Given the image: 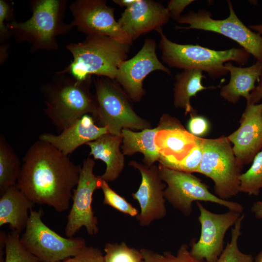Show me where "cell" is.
Listing matches in <instances>:
<instances>
[{"instance_id": "cell-1", "label": "cell", "mask_w": 262, "mask_h": 262, "mask_svg": "<svg viewBox=\"0 0 262 262\" xmlns=\"http://www.w3.org/2000/svg\"><path fill=\"white\" fill-rule=\"evenodd\" d=\"M23 160L17 187L34 204L50 206L59 213L67 210L82 166L39 139Z\"/></svg>"}, {"instance_id": "cell-2", "label": "cell", "mask_w": 262, "mask_h": 262, "mask_svg": "<svg viewBox=\"0 0 262 262\" xmlns=\"http://www.w3.org/2000/svg\"><path fill=\"white\" fill-rule=\"evenodd\" d=\"M92 80L90 77L80 81L56 72L50 81L41 86L44 112L60 132L83 115L94 113L96 102L90 92Z\"/></svg>"}, {"instance_id": "cell-3", "label": "cell", "mask_w": 262, "mask_h": 262, "mask_svg": "<svg viewBox=\"0 0 262 262\" xmlns=\"http://www.w3.org/2000/svg\"><path fill=\"white\" fill-rule=\"evenodd\" d=\"M131 46L109 36L87 35L82 42L66 45L73 60L58 72L80 81L93 75L115 80L121 64L127 60Z\"/></svg>"}, {"instance_id": "cell-4", "label": "cell", "mask_w": 262, "mask_h": 262, "mask_svg": "<svg viewBox=\"0 0 262 262\" xmlns=\"http://www.w3.org/2000/svg\"><path fill=\"white\" fill-rule=\"evenodd\" d=\"M66 0H33L30 3L32 16L24 22L7 24L11 36L18 42H26L32 52L56 50L57 37L73 28L64 22Z\"/></svg>"}, {"instance_id": "cell-5", "label": "cell", "mask_w": 262, "mask_h": 262, "mask_svg": "<svg viewBox=\"0 0 262 262\" xmlns=\"http://www.w3.org/2000/svg\"><path fill=\"white\" fill-rule=\"evenodd\" d=\"M159 47L163 62L170 67L182 70L197 69L206 72L212 78L227 75L225 64L234 61L240 65L247 64L250 54L243 48L216 50L198 44H180L170 40L162 29Z\"/></svg>"}, {"instance_id": "cell-6", "label": "cell", "mask_w": 262, "mask_h": 262, "mask_svg": "<svg viewBox=\"0 0 262 262\" xmlns=\"http://www.w3.org/2000/svg\"><path fill=\"white\" fill-rule=\"evenodd\" d=\"M94 84L96 106L92 116L98 126L116 135H122L124 129L150 128L149 122L136 113L131 103V100L115 80L97 77Z\"/></svg>"}, {"instance_id": "cell-7", "label": "cell", "mask_w": 262, "mask_h": 262, "mask_svg": "<svg viewBox=\"0 0 262 262\" xmlns=\"http://www.w3.org/2000/svg\"><path fill=\"white\" fill-rule=\"evenodd\" d=\"M203 155L197 173L214 182L215 195L228 200L240 193L243 166L238 162L227 136L202 138Z\"/></svg>"}, {"instance_id": "cell-8", "label": "cell", "mask_w": 262, "mask_h": 262, "mask_svg": "<svg viewBox=\"0 0 262 262\" xmlns=\"http://www.w3.org/2000/svg\"><path fill=\"white\" fill-rule=\"evenodd\" d=\"M43 212L31 209L20 242L40 262H59L76 256L85 246L82 237H64L50 229L42 220Z\"/></svg>"}, {"instance_id": "cell-9", "label": "cell", "mask_w": 262, "mask_h": 262, "mask_svg": "<svg viewBox=\"0 0 262 262\" xmlns=\"http://www.w3.org/2000/svg\"><path fill=\"white\" fill-rule=\"evenodd\" d=\"M158 166L161 177L166 185L164 192L165 200L183 215L189 216L192 213L195 201L211 202L229 210L243 213L244 207L241 204L219 198L192 173L172 169L160 164Z\"/></svg>"}, {"instance_id": "cell-10", "label": "cell", "mask_w": 262, "mask_h": 262, "mask_svg": "<svg viewBox=\"0 0 262 262\" xmlns=\"http://www.w3.org/2000/svg\"><path fill=\"white\" fill-rule=\"evenodd\" d=\"M228 3L229 14L225 19H214L209 11L203 9L191 11L177 21L189 26H177L175 29H196L222 34L238 43L262 64V35L246 26L235 14L231 2L229 0Z\"/></svg>"}, {"instance_id": "cell-11", "label": "cell", "mask_w": 262, "mask_h": 262, "mask_svg": "<svg viewBox=\"0 0 262 262\" xmlns=\"http://www.w3.org/2000/svg\"><path fill=\"white\" fill-rule=\"evenodd\" d=\"M94 159H84L81 167L78 183L73 190L71 208L67 216L65 229L66 237L73 238L82 227L87 233L94 235L98 231V219L92 209L93 195L100 189L102 179L93 173Z\"/></svg>"}, {"instance_id": "cell-12", "label": "cell", "mask_w": 262, "mask_h": 262, "mask_svg": "<svg viewBox=\"0 0 262 262\" xmlns=\"http://www.w3.org/2000/svg\"><path fill=\"white\" fill-rule=\"evenodd\" d=\"M73 19L70 23L87 35L106 36L132 45L133 41L114 17L115 8L104 0H76L69 6Z\"/></svg>"}, {"instance_id": "cell-13", "label": "cell", "mask_w": 262, "mask_h": 262, "mask_svg": "<svg viewBox=\"0 0 262 262\" xmlns=\"http://www.w3.org/2000/svg\"><path fill=\"white\" fill-rule=\"evenodd\" d=\"M196 204L200 212L198 220L201 231L198 240L192 242L190 252L200 261L216 262L224 249L227 230L234 225L242 213L230 210L216 213L207 210L199 201Z\"/></svg>"}, {"instance_id": "cell-14", "label": "cell", "mask_w": 262, "mask_h": 262, "mask_svg": "<svg viewBox=\"0 0 262 262\" xmlns=\"http://www.w3.org/2000/svg\"><path fill=\"white\" fill-rule=\"evenodd\" d=\"M157 44L152 38H146L140 50L131 59L120 65L115 81L131 100L139 101L146 94L143 81L152 72L161 70L172 75L170 70L159 60Z\"/></svg>"}, {"instance_id": "cell-15", "label": "cell", "mask_w": 262, "mask_h": 262, "mask_svg": "<svg viewBox=\"0 0 262 262\" xmlns=\"http://www.w3.org/2000/svg\"><path fill=\"white\" fill-rule=\"evenodd\" d=\"M129 164L139 170L141 175L140 186L132 196L140 207V213L136 216L139 225L147 226L166 215L164 194L166 185L161 177L159 166H147L135 161H130Z\"/></svg>"}, {"instance_id": "cell-16", "label": "cell", "mask_w": 262, "mask_h": 262, "mask_svg": "<svg viewBox=\"0 0 262 262\" xmlns=\"http://www.w3.org/2000/svg\"><path fill=\"white\" fill-rule=\"evenodd\" d=\"M159 124L161 129L156 134L155 143L160 164L167 167L184 158L200 137L192 134L178 119L167 114L162 116Z\"/></svg>"}, {"instance_id": "cell-17", "label": "cell", "mask_w": 262, "mask_h": 262, "mask_svg": "<svg viewBox=\"0 0 262 262\" xmlns=\"http://www.w3.org/2000/svg\"><path fill=\"white\" fill-rule=\"evenodd\" d=\"M239 127L227 136L232 149L242 165L252 162L262 149V103L246 104Z\"/></svg>"}, {"instance_id": "cell-18", "label": "cell", "mask_w": 262, "mask_h": 262, "mask_svg": "<svg viewBox=\"0 0 262 262\" xmlns=\"http://www.w3.org/2000/svg\"><path fill=\"white\" fill-rule=\"evenodd\" d=\"M170 15L161 3L152 0H136L126 8L117 21L122 30L132 41L141 35L162 29Z\"/></svg>"}, {"instance_id": "cell-19", "label": "cell", "mask_w": 262, "mask_h": 262, "mask_svg": "<svg viewBox=\"0 0 262 262\" xmlns=\"http://www.w3.org/2000/svg\"><path fill=\"white\" fill-rule=\"evenodd\" d=\"M109 133L104 127L98 126L92 115H85L77 119L59 134L44 132L38 139L49 143L66 156L83 144L94 141Z\"/></svg>"}, {"instance_id": "cell-20", "label": "cell", "mask_w": 262, "mask_h": 262, "mask_svg": "<svg viewBox=\"0 0 262 262\" xmlns=\"http://www.w3.org/2000/svg\"><path fill=\"white\" fill-rule=\"evenodd\" d=\"M122 142V135L107 133L86 144L90 148V155L105 163V171L99 177L107 182L115 180L124 169V155L120 149Z\"/></svg>"}, {"instance_id": "cell-21", "label": "cell", "mask_w": 262, "mask_h": 262, "mask_svg": "<svg viewBox=\"0 0 262 262\" xmlns=\"http://www.w3.org/2000/svg\"><path fill=\"white\" fill-rule=\"evenodd\" d=\"M34 203L16 185L0 194V226L8 224L11 230H25Z\"/></svg>"}, {"instance_id": "cell-22", "label": "cell", "mask_w": 262, "mask_h": 262, "mask_svg": "<svg viewBox=\"0 0 262 262\" xmlns=\"http://www.w3.org/2000/svg\"><path fill=\"white\" fill-rule=\"evenodd\" d=\"M230 73V80L220 89V95L230 103L235 104L241 97L248 101L251 92L255 88V83L262 76V64L256 61L247 67H238L231 62L225 64Z\"/></svg>"}, {"instance_id": "cell-23", "label": "cell", "mask_w": 262, "mask_h": 262, "mask_svg": "<svg viewBox=\"0 0 262 262\" xmlns=\"http://www.w3.org/2000/svg\"><path fill=\"white\" fill-rule=\"evenodd\" d=\"M161 129L159 124L157 127L148 128L140 131H133L124 129L122 130V152L124 155H131L136 152L144 155V164L151 166L159 160V154L155 143L157 132Z\"/></svg>"}, {"instance_id": "cell-24", "label": "cell", "mask_w": 262, "mask_h": 262, "mask_svg": "<svg viewBox=\"0 0 262 262\" xmlns=\"http://www.w3.org/2000/svg\"><path fill=\"white\" fill-rule=\"evenodd\" d=\"M203 71L197 69L183 70L175 76L173 87V104L176 108L185 111V115L194 114L195 110L191 105L192 97L205 89H213V86L203 85L202 79L204 78Z\"/></svg>"}, {"instance_id": "cell-25", "label": "cell", "mask_w": 262, "mask_h": 262, "mask_svg": "<svg viewBox=\"0 0 262 262\" xmlns=\"http://www.w3.org/2000/svg\"><path fill=\"white\" fill-rule=\"evenodd\" d=\"M17 155L7 142L3 135H0V194L16 185L21 169Z\"/></svg>"}, {"instance_id": "cell-26", "label": "cell", "mask_w": 262, "mask_h": 262, "mask_svg": "<svg viewBox=\"0 0 262 262\" xmlns=\"http://www.w3.org/2000/svg\"><path fill=\"white\" fill-rule=\"evenodd\" d=\"M240 192L258 196L262 189V149L255 156L250 168L240 176Z\"/></svg>"}, {"instance_id": "cell-27", "label": "cell", "mask_w": 262, "mask_h": 262, "mask_svg": "<svg viewBox=\"0 0 262 262\" xmlns=\"http://www.w3.org/2000/svg\"><path fill=\"white\" fill-rule=\"evenodd\" d=\"M245 215L242 214L231 229V239L216 262H254L252 255L243 253L238 245L241 235L242 224Z\"/></svg>"}, {"instance_id": "cell-28", "label": "cell", "mask_w": 262, "mask_h": 262, "mask_svg": "<svg viewBox=\"0 0 262 262\" xmlns=\"http://www.w3.org/2000/svg\"><path fill=\"white\" fill-rule=\"evenodd\" d=\"M20 233L11 230L6 237L4 262H40L30 253L20 242Z\"/></svg>"}, {"instance_id": "cell-29", "label": "cell", "mask_w": 262, "mask_h": 262, "mask_svg": "<svg viewBox=\"0 0 262 262\" xmlns=\"http://www.w3.org/2000/svg\"><path fill=\"white\" fill-rule=\"evenodd\" d=\"M104 251V262H141L143 260L140 251L130 248L124 242L107 243Z\"/></svg>"}, {"instance_id": "cell-30", "label": "cell", "mask_w": 262, "mask_h": 262, "mask_svg": "<svg viewBox=\"0 0 262 262\" xmlns=\"http://www.w3.org/2000/svg\"><path fill=\"white\" fill-rule=\"evenodd\" d=\"M140 251L144 262H206L200 261L194 257L189 251L188 246L186 244L180 246L176 255L168 251L160 254L146 248H142Z\"/></svg>"}, {"instance_id": "cell-31", "label": "cell", "mask_w": 262, "mask_h": 262, "mask_svg": "<svg viewBox=\"0 0 262 262\" xmlns=\"http://www.w3.org/2000/svg\"><path fill=\"white\" fill-rule=\"evenodd\" d=\"M103 193V204L110 206L117 211L131 216H136L138 210L123 197L114 191L106 181L102 180L100 187Z\"/></svg>"}, {"instance_id": "cell-32", "label": "cell", "mask_w": 262, "mask_h": 262, "mask_svg": "<svg viewBox=\"0 0 262 262\" xmlns=\"http://www.w3.org/2000/svg\"><path fill=\"white\" fill-rule=\"evenodd\" d=\"M202 138L200 137L198 143L184 158L179 162L171 164L167 168L192 173L197 172L203 155Z\"/></svg>"}, {"instance_id": "cell-33", "label": "cell", "mask_w": 262, "mask_h": 262, "mask_svg": "<svg viewBox=\"0 0 262 262\" xmlns=\"http://www.w3.org/2000/svg\"><path fill=\"white\" fill-rule=\"evenodd\" d=\"M14 5L5 0H0V42L2 43L11 36L7 24L14 21Z\"/></svg>"}, {"instance_id": "cell-34", "label": "cell", "mask_w": 262, "mask_h": 262, "mask_svg": "<svg viewBox=\"0 0 262 262\" xmlns=\"http://www.w3.org/2000/svg\"><path fill=\"white\" fill-rule=\"evenodd\" d=\"M59 262H104V256L99 248L86 246L76 256Z\"/></svg>"}, {"instance_id": "cell-35", "label": "cell", "mask_w": 262, "mask_h": 262, "mask_svg": "<svg viewBox=\"0 0 262 262\" xmlns=\"http://www.w3.org/2000/svg\"><path fill=\"white\" fill-rule=\"evenodd\" d=\"M188 131L195 136L205 135L209 131L210 126L208 120L200 115H191L188 124Z\"/></svg>"}, {"instance_id": "cell-36", "label": "cell", "mask_w": 262, "mask_h": 262, "mask_svg": "<svg viewBox=\"0 0 262 262\" xmlns=\"http://www.w3.org/2000/svg\"><path fill=\"white\" fill-rule=\"evenodd\" d=\"M194 1L193 0H171L168 3L166 9L171 17L177 21L184 9Z\"/></svg>"}, {"instance_id": "cell-37", "label": "cell", "mask_w": 262, "mask_h": 262, "mask_svg": "<svg viewBox=\"0 0 262 262\" xmlns=\"http://www.w3.org/2000/svg\"><path fill=\"white\" fill-rule=\"evenodd\" d=\"M262 99V76H261L259 83L256 86L254 89L251 92L250 98L246 104H257Z\"/></svg>"}, {"instance_id": "cell-38", "label": "cell", "mask_w": 262, "mask_h": 262, "mask_svg": "<svg viewBox=\"0 0 262 262\" xmlns=\"http://www.w3.org/2000/svg\"><path fill=\"white\" fill-rule=\"evenodd\" d=\"M251 211L256 218L262 220V201L254 202L251 207Z\"/></svg>"}, {"instance_id": "cell-39", "label": "cell", "mask_w": 262, "mask_h": 262, "mask_svg": "<svg viewBox=\"0 0 262 262\" xmlns=\"http://www.w3.org/2000/svg\"><path fill=\"white\" fill-rule=\"evenodd\" d=\"M114 3L121 6L129 8L135 2L136 0H113Z\"/></svg>"}, {"instance_id": "cell-40", "label": "cell", "mask_w": 262, "mask_h": 262, "mask_svg": "<svg viewBox=\"0 0 262 262\" xmlns=\"http://www.w3.org/2000/svg\"><path fill=\"white\" fill-rule=\"evenodd\" d=\"M251 30L262 35V23L250 25L248 26Z\"/></svg>"}, {"instance_id": "cell-41", "label": "cell", "mask_w": 262, "mask_h": 262, "mask_svg": "<svg viewBox=\"0 0 262 262\" xmlns=\"http://www.w3.org/2000/svg\"><path fill=\"white\" fill-rule=\"evenodd\" d=\"M254 262H262V250L256 256Z\"/></svg>"}]
</instances>
